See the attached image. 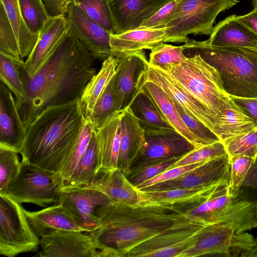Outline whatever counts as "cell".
Listing matches in <instances>:
<instances>
[{"mask_svg":"<svg viewBox=\"0 0 257 257\" xmlns=\"http://www.w3.org/2000/svg\"><path fill=\"white\" fill-rule=\"evenodd\" d=\"M176 5L177 1L171 0L145 21L139 29H164L172 18Z\"/></svg>","mask_w":257,"mask_h":257,"instance_id":"cell-48","label":"cell"},{"mask_svg":"<svg viewBox=\"0 0 257 257\" xmlns=\"http://www.w3.org/2000/svg\"><path fill=\"white\" fill-rule=\"evenodd\" d=\"M65 16L70 31L95 59L104 60L113 55L110 44L111 34L90 18L80 7L73 3L70 4Z\"/></svg>","mask_w":257,"mask_h":257,"instance_id":"cell-13","label":"cell"},{"mask_svg":"<svg viewBox=\"0 0 257 257\" xmlns=\"http://www.w3.org/2000/svg\"><path fill=\"white\" fill-rule=\"evenodd\" d=\"M255 227H257V202H255V207L251 217L249 230Z\"/></svg>","mask_w":257,"mask_h":257,"instance_id":"cell-54","label":"cell"},{"mask_svg":"<svg viewBox=\"0 0 257 257\" xmlns=\"http://www.w3.org/2000/svg\"><path fill=\"white\" fill-rule=\"evenodd\" d=\"M171 0H108L114 34L139 28Z\"/></svg>","mask_w":257,"mask_h":257,"instance_id":"cell-20","label":"cell"},{"mask_svg":"<svg viewBox=\"0 0 257 257\" xmlns=\"http://www.w3.org/2000/svg\"><path fill=\"white\" fill-rule=\"evenodd\" d=\"M95 189L106 195L111 202L132 207L143 205L139 190L118 168H100L91 182L84 186Z\"/></svg>","mask_w":257,"mask_h":257,"instance_id":"cell-19","label":"cell"},{"mask_svg":"<svg viewBox=\"0 0 257 257\" xmlns=\"http://www.w3.org/2000/svg\"><path fill=\"white\" fill-rule=\"evenodd\" d=\"M73 3L110 34H114V25L108 0H74Z\"/></svg>","mask_w":257,"mask_h":257,"instance_id":"cell-37","label":"cell"},{"mask_svg":"<svg viewBox=\"0 0 257 257\" xmlns=\"http://www.w3.org/2000/svg\"><path fill=\"white\" fill-rule=\"evenodd\" d=\"M26 128L12 92L0 82V147L20 153Z\"/></svg>","mask_w":257,"mask_h":257,"instance_id":"cell-22","label":"cell"},{"mask_svg":"<svg viewBox=\"0 0 257 257\" xmlns=\"http://www.w3.org/2000/svg\"><path fill=\"white\" fill-rule=\"evenodd\" d=\"M222 142L229 157L243 156L254 159L257 155V128Z\"/></svg>","mask_w":257,"mask_h":257,"instance_id":"cell-41","label":"cell"},{"mask_svg":"<svg viewBox=\"0 0 257 257\" xmlns=\"http://www.w3.org/2000/svg\"><path fill=\"white\" fill-rule=\"evenodd\" d=\"M18 152L0 147V194H5L11 182L19 175L22 166Z\"/></svg>","mask_w":257,"mask_h":257,"instance_id":"cell-40","label":"cell"},{"mask_svg":"<svg viewBox=\"0 0 257 257\" xmlns=\"http://www.w3.org/2000/svg\"><path fill=\"white\" fill-rule=\"evenodd\" d=\"M221 182L209 187L195 189L154 191L138 190L143 199V205H160L171 206L198 201L212 193Z\"/></svg>","mask_w":257,"mask_h":257,"instance_id":"cell-31","label":"cell"},{"mask_svg":"<svg viewBox=\"0 0 257 257\" xmlns=\"http://www.w3.org/2000/svg\"><path fill=\"white\" fill-rule=\"evenodd\" d=\"M230 97L254 121L257 127V98Z\"/></svg>","mask_w":257,"mask_h":257,"instance_id":"cell-50","label":"cell"},{"mask_svg":"<svg viewBox=\"0 0 257 257\" xmlns=\"http://www.w3.org/2000/svg\"><path fill=\"white\" fill-rule=\"evenodd\" d=\"M137 91L146 94L152 100L164 119L193 144L195 148L202 147L184 122L174 100L160 87L146 79L142 74L137 85Z\"/></svg>","mask_w":257,"mask_h":257,"instance_id":"cell-23","label":"cell"},{"mask_svg":"<svg viewBox=\"0 0 257 257\" xmlns=\"http://www.w3.org/2000/svg\"><path fill=\"white\" fill-rule=\"evenodd\" d=\"M160 68L218 120L223 103L229 95L224 89L219 72L214 67L200 55H195L181 63L168 64Z\"/></svg>","mask_w":257,"mask_h":257,"instance_id":"cell-6","label":"cell"},{"mask_svg":"<svg viewBox=\"0 0 257 257\" xmlns=\"http://www.w3.org/2000/svg\"><path fill=\"white\" fill-rule=\"evenodd\" d=\"M74 0H43L47 12L51 17L65 16L68 6Z\"/></svg>","mask_w":257,"mask_h":257,"instance_id":"cell-51","label":"cell"},{"mask_svg":"<svg viewBox=\"0 0 257 257\" xmlns=\"http://www.w3.org/2000/svg\"><path fill=\"white\" fill-rule=\"evenodd\" d=\"M227 155L224 144L219 141L195 148L177 161L172 168L205 162Z\"/></svg>","mask_w":257,"mask_h":257,"instance_id":"cell-42","label":"cell"},{"mask_svg":"<svg viewBox=\"0 0 257 257\" xmlns=\"http://www.w3.org/2000/svg\"><path fill=\"white\" fill-rule=\"evenodd\" d=\"M229 188L231 193L238 195L241 185L251 166L254 158L243 156H230Z\"/></svg>","mask_w":257,"mask_h":257,"instance_id":"cell-45","label":"cell"},{"mask_svg":"<svg viewBox=\"0 0 257 257\" xmlns=\"http://www.w3.org/2000/svg\"><path fill=\"white\" fill-rule=\"evenodd\" d=\"M229 158L227 155L205 162L176 178L140 190L154 191L204 188L222 181L229 180Z\"/></svg>","mask_w":257,"mask_h":257,"instance_id":"cell-14","label":"cell"},{"mask_svg":"<svg viewBox=\"0 0 257 257\" xmlns=\"http://www.w3.org/2000/svg\"><path fill=\"white\" fill-rule=\"evenodd\" d=\"M118 64V58L111 55L105 59L100 70L86 85L79 98L84 116L90 119L94 107L114 76Z\"/></svg>","mask_w":257,"mask_h":257,"instance_id":"cell-30","label":"cell"},{"mask_svg":"<svg viewBox=\"0 0 257 257\" xmlns=\"http://www.w3.org/2000/svg\"><path fill=\"white\" fill-rule=\"evenodd\" d=\"M58 203L85 232L89 233L101 226L97 218L98 210L111 201L104 194L93 189L63 186Z\"/></svg>","mask_w":257,"mask_h":257,"instance_id":"cell-12","label":"cell"},{"mask_svg":"<svg viewBox=\"0 0 257 257\" xmlns=\"http://www.w3.org/2000/svg\"><path fill=\"white\" fill-rule=\"evenodd\" d=\"M255 202L239 200L230 192L229 180L221 182L207 196L193 202L170 206V210L183 215L191 228L226 222L234 224L240 232L249 230Z\"/></svg>","mask_w":257,"mask_h":257,"instance_id":"cell-5","label":"cell"},{"mask_svg":"<svg viewBox=\"0 0 257 257\" xmlns=\"http://www.w3.org/2000/svg\"><path fill=\"white\" fill-rule=\"evenodd\" d=\"M97 218L101 226L89 233L99 257H124L131 248L154 236L190 228L183 215L160 205L132 207L111 202L99 209Z\"/></svg>","mask_w":257,"mask_h":257,"instance_id":"cell-2","label":"cell"},{"mask_svg":"<svg viewBox=\"0 0 257 257\" xmlns=\"http://www.w3.org/2000/svg\"><path fill=\"white\" fill-rule=\"evenodd\" d=\"M24 64V60L0 52L1 81L12 92L18 108L27 98L20 72Z\"/></svg>","mask_w":257,"mask_h":257,"instance_id":"cell-34","label":"cell"},{"mask_svg":"<svg viewBox=\"0 0 257 257\" xmlns=\"http://www.w3.org/2000/svg\"><path fill=\"white\" fill-rule=\"evenodd\" d=\"M118 64L114 75L115 110L122 112L127 109L137 92V87L149 61L144 50L114 55Z\"/></svg>","mask_w":257,"mask_h":257,"instance_id":"cell-16","label":"cell"},{"mask_svg":"<svg viewBox=\"0 0 257 257\" xmlns=\"http://www.w3.org/2000/svg\"><path fill=\"white\" fill-rule=\"evenodd\" d=\"M16 34L22 59L28 58L33 51L39 34L31 32L22 16L18 0H0Z\"/></svg>","mask_w":257,"mask_h":257,"instance_id":"cell-32","label":"cell"},{"mask_svg":"<svg viewBox=\"0 0 257 257\" xmlns=\"http://www.w3.org/2000/svg\"><path fill=\"white\" fill-rule=\"evenodd\" d=\"M94 60L68 28L33 77L20 71L27 98L18 109L26 129L47 107L80 98L96 73Z\"/></svg>","mask_w":257,"mask_h":257,"instance_id":"cell-1","label":"cell"},{"mask_svg":"<svg viewBox=\"0 0 257 257\" xmlns=\"http://www.w3.org/2000/svg\"><path fill=\"white\" fill-rule=\"evenodd\" d=\"M145 141V132L130 108L122 111L117 167L126 175Z\"/></svg>","mask_w":257,"mask_h":257,"instance_id":"cell-24","label":"cell"},{"mask_svg":"<svg viewBox=\"0 0 257 257\" xmlns=\"http://www.w3.org/2000/svg\"><path fill=\"white\" fill-rule=\"evenodd\" d=\"M100 168L98 145L94 129L88 147L69 179L63 186L78 187L88 185Z\"/></svg>","mask_w":257,"mask_h":257,"instance_id":"cell-33","label":"cell"},{"mask_svg":"<svg viewBox=\"0 0 257 257\" xmlns=\"http://www.w3.org/2000/svg\"><path fill=\"white\" fill-rule=\"evenodd\" d=\"M121 112L116 111L102 125L94 130L98 145L100 168H118Z\"/></svg>","mask_w":257,"mask_h":257,"instance_id":"cell-28","label":"cell"},{"mask_svg":"<svg viewBox=\"0 0 257 257\" xmlns=\"http://www.w3.org/2000/svg\"><path fill=\"white\" fill-rule=\"evenodd\" d=\"M128 107L143 128L175 130L164 119L152 100L143 92L137 91Z\"/></svg>","mask_w":257,"mask_h":257,"instance_id":"cell-35","label":"cell"},{"mask_svg":"<svg viewBox=\"0 0 257 257\" xmlns=\"http://www.w3.org/2000/svg\"><path fill=\"white\" fill-rule=\"evenodd\" d=\"M143 129L144 144L126 175L151 165L183 157L195 149L193 144L174 129Z\"/></svg>","mask_w":257,"mask_h":257,"instance_id":"cell-11","label":"cell"},{"mask_svg":"<svg viewBox=\"0 0 257 257\" xmlns=\"http://www.w3.org/2000/svg\"><path fill=\"white\" fill-rule=\"evenodd\" d=\"M182 157L173 158L148 166L126 175L130 182L136 188L141 184L159 175L173 166Z\"/></svg>","mask_w":257,"mask_h":257,"instance_id":"cell-47","label":"cell"},{"mask_svg":"<svg viewBox=\"0 0 257 257\" xmlns=\"http://www.w3.org/2000/svg\"><path fill=\"white\" fill-rule=\"evenodd\" d=\"M241 257H257V238L255 239V244L253 247L243 254Z\"/></svg>","mask_w":257,"mask_h":257,"instance_id":"cell-55","label":"cell"},{"mask_svg":"<svg viewBox=\"0 0 257 257\" xmlns=\"http://www.w3.org/2000/svg\"><path fill=\"white\" fill-rule=\"evenodd\" d=\"M255 244L251 234L239 231L232 223L221 222L203 226L193 245L179 257H241Z\"/></svg>","mask_w":257,"mask_h":257,"instance_id":"cell-8","label":"cell"},{"mask_svg":"<svg viewBox=\"0 0 257 257\" xmlns=\"http://www.w3.org/2000/svg\"><path fill=\"white\" fill-rule=\"evenodd\" d=\"M245 187L251 188L257 192V155L241 185V188Z\"/></svg>","mask_w":257,"mask_h":257,"instance_id":"cell-52","label":"cell"},{"mask_svg":"<svg viewBox=\"0 0 257 257\" xmlns=\"http://www.w3.org/2000/svg\"><path fill=\"white\" fill-rule=\"evenodd\" d=\"M68 28L65 16H50L39 32L37 43L21 72L29 78L33 77Z\"/></svg>","mask_w":257,"mask_h":257,"instance_id":"cell-21","label":"cell"},{"mask_svg":"<svg viewBox=\"0 0 257 257\" xmlns=\"http://www.w3.org/2000/svg\"><path fill=\"white\" fill-rule=\"evenodd\" d=\"M85 120L79 98L47 107L26 129L22 161L60 173Z\"/></svg>","mask_w":257,"mask_h":257,"instance_id":"cell-3","label":"cell"},{"mask_svg":"<svg viewBox=\"0 0 257 257\" xmlns=\"http://www.w3.org/2000/svg\"><path fill=\"white\" fill-rule=\"evenodd\" d=\"M172 18L165 27L166 42L185 43L190 34L210 35L218 14L238 0H176Z\"/></svg>","mask_w":257,"mask_h":257,"instance_id":"cell-7","label":"cell"},{"mask_svg":"<svg viewBox=\"0 0 257 257\" xmlns=\"http://www.w3.org/2000/svg\"><path fill=\"white\" fill-rule=\"evenodd\" d=\"M187 58L183 45L176 46L163 43L151 50L149 63L152 66L162 68L168 64L181 63Z\"/></svg>","mask_w":257,"mask_h":257,"instance_id":"cell-43","label":"cell"},{"mask_svg":"<svg viewBox=\"0 0 257 257\" xmlns=\"http://www.w3.org/2000/svg\"><path fill=\"white\" fill-rule=\"evenodd\" d=\"M19 175L5 194L19 204L28 203L41 207L59 202L64 182L59 173L51 172L22 161Z\"/></svg>","mask_w":257,"mask_h":257,"instance_id":"cell-9","label":"cell"},{"mask_svg":"<svg viewBox=\"0 0 257 257\" xmlns=\"http://www.w3.org/2000/svg\"><path fill=\"white\" fill-rule=\"evenodd\" d=\"M230 15L213 28L207 44L219 47H238L257 50V34Z\"/></svg>","mask_w":257,"mask_h":257,"instance_id":"cell-25","label":"cell"},{"mask_svg":"<svg viewBox=\"0 0 257 257\" xmlns=\"http://www.w3.org/2000/svg\"><path fill=\"white\" fill-rule=\"evenodd\" d=\"M24 211L30 226L38 237L55 230L85 232L60 203L37 211L25 209Z\"/></svg>","mask_w":257,"mask_h":257,"instance_id":"cell-26","label":"cell"},{"mask_svg":"<svg viewBox=\"0 0 257 257\" xmlns=\"http://www.w3.org/2000/svg\"><path fill=\"white\" fill-rule=\"evenodd\" d=\"M73 230H55L39 239L37 257H99L90 234Z\"/></svg>","mask_w":257,"mask_h":257,"instance_id":"cell-15","label":"cell"},{"mask_svg":"<svg viewBox=\"0 0 257 257\" xmlns=\"http://www.w3.org/2000/svg\"><path fill=\"white\" fill-rule=\"evenodd\" d=\"M93 129L94 127L90 119H86L78 139L65 160L59 173L64 183L71 177L79 160L85 153Z\"/></svg>","mask_w":257,"mask_h":257,"instance_id":"cell-36","label":"cell"},{"mask_svg":"<svg viewBox=\"0 0 257 257\" xmlns=\"http://www.w3.org/2000/svg\"><path fill=\"white\" fill-rule=\"evenodd\" d=\"M23 19L29 29L39 34L50 18L43 0H18Z\"/></svg>","mask_w":257,"mask_h":257,"instance_id":"cell-39","label":"cell"},{"mask_svg":"<svg viewBox=\"0 0 257 257\" xmlns=\"http://www.w3.org/2000/svg\"><path fill=\"white\" fill-rule=\"evenodd\" d=\"M202 227L174 229L160 233L131 248L126 256L179 257L193 245Z\"/></svg>","mask_w":257,"mask_h":257,"instance_id":"cell-18","label":"cell"},{"mask_svg":"<svg viewBox=\"0 0 257 257\" xmlns=\"http://www.w3.org/2000/svg\"><path fill=\"white\" fill-rule=\"evenodd\" d=\"M21 204L0 194V254L7 257L36 251L39 238Z\"/></svg>","mask_w":257,"mask_h":257,"instance_id":"cell-10","label":"cell"},{"mask_svg":"<svg viewBox=\"0 0 257 257\" xmlns=\"http://www.w3.org/2000/svg\"><path fill=\"white\" fill-rule=\"evenodd\" d=\"M183 47L187 57L199 55L219 72L229 96L257 98V50L215 46L189 39Z\"/></svg>","mask_w":257,"mask_h":257,"instance_id":"cell-4","label":"cell"},{"mask_svg":"<svg viewBox=\"0 0 257 257\" xmlns=\"http://www.w3.org/2000/svg\"><path fill=\"white\" fill-rule=\"evenodd\" d=\"M116 112L113 76L94 107L90 117L94 129L96 130L102 125Z\"/></svg>","mask_w":257,"mask_h":257,"instance_id":"cell-38","label":"cell"},{"mask_svg":"<svg viewBox=\"0 0 257 257\" xmlns=\"http://www.w3.org/2000/svg\"><path fill=\"white\" fill-rule=\"evenodd\" d=\"M203 163L204 162L171 168L159 175L141 184L137 188L141 190L156 184L173 179L194 169Z\"/></svg>","mask_w":257,"mask_h":257,"instance_id":"cell-49","label":"cell"},{"mask_svg":"<svg viewBox=\"0 0 257 257\" xmlns=\"http://www.w3.org/2000/svg\"><path fill=\"white\" fill-rule=\"evenodd\" d=\"M166 42L165 29H136L120 34H111L110 44L113 55L148 49Z\"/></svg>","mask_w":257,"mask_h":257,"instance_id":"cell-27","label":"cell"},{"mask_svg":"<svg viewBox=\"0 0 257 257\" xmlns=\"http://www.w3.org/2000/svg\"><path fill=\"white\" fill-rule=\"evenodd\" d=\"M142 75L146 79L160 87L181 106L189 115L202 123L219 138L217 118L199 101L172 80L163 70L151 66L148 62Z\"/></svg>","mask_w":257,"mask_h":257,"instance_id":"cell-17","label":"cell"},{"mask_svg":"<svg viewBox=\"0 0 257 257\" xmlns=\"http://www.w3.org/2000/svg\"><path fill=\"white\" fill-rule=\"evenodd\" d=\"M219 138L221 142L257 128L254 121L229 96L218 117Z\"/></svg>","mask_w":257,"mask_h":257,"instance_id":"cell-29","label":"cell"},{"mask_svg":"<svg viewBox=\"0 0 257 257\" xmlns=\"http://www.w3.org/2000/svg\"><path fill=\"white\" fill-rule=\"evenodd\" d=\"M0 52L22 59L19 43L3 4L0 3Z\"/></svg>","mask_w":257,"mask_h":257,"instance_id":"cell-44","label":"cell"},{"mask_svg":"<svg viewBox=\"0 0 257 257\" xmlns=\"http://www.w3.org/2000/svg\"><path fill=\"white\" fill-rule=\"evenodd\" d=\"M237 21L247 26L257 34V10L253 9L248 13L241 16H235Z\"/></svg>","mask_w":257,"mask_h":257,"instance_id":"cell-53","label":"cell"},{"mask_svg":"<svg viewBox=\"0 0 257 257\" xmlns=\"http://www.w3.org/2000/svg\"><path fill=\"white\" fill-rule=\"evenodd\" d=\"M174 101L184 122L197 138L201 146H203L220 141L209 128L189 115L181 106L175 101Z\"/></svg>","mask_w":257,"mask_h":257,"instance_id":"cell-46","label":"cell"},{"mask_svg":"<svg viewBox=\"0 0 257 257\" xmlns=\"http://www.w3.org/2000/svg\"><path fill=\"white\" fill-rule=\"evenodd\" d=\"M251 2L254 9L257 10V0H251Z\"/></svg>","mask_w":257,"mask_h":257,"instance_id":"cell-56","label":"cell"}]
</instances>
